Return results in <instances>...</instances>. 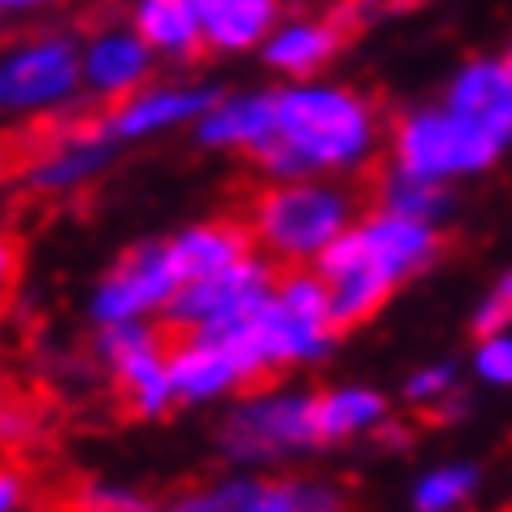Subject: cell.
Listing matches in <instances>:
<instances>
[{
    "label": "cell",
    "mask_w": 512,
    "mask_h": 512,
    "mask_svg": "<svg viewBox=\"0 0 512 512\" xmlns=\"http://www.w3.org/2000/svg\"><path fill=\"white\" fill-rule=\"evenodd\" d=\"M465 374L486 391H512V330L473 339Z\"/></svg>",
    "instance_id": "obj_27"
},
{
    "label": "cell",
    "mask_w": 512,
    "mask_h": 512,
    "mask_svg": "<svg viewBox=\"0 0 512 512\" xmlns=\"http://www.w3.org/2000/svg\"><path fill=\"white\" fill-rule=\"evenodd\" d=\"M482 491V465L465 456L434 460L408 482V512H465Z\"/></svg>",
    "instance_id": "obj_23"
},
{
    "label": "cell",
    "mask_w": 512,
    "mask_h": 512,
    "mask_svg": "<svg viewBox=\"0 0 512 512\" xmlns=\"http://www.w3.org/2000/svg\"><path fill=\"white\" fill-rule=\"evenodd\" d=\"M361 217L343 178H270L248 200L243 226L252 248L278 270H313Z\"/></svg>",
    "instance_id": "obj_4"
},
{
    "label": "cell",
    "mask_w": 512,
    "mask_h": 512,
    "mask_svg": "<svg viewBox=\"0 0 512 512\" xmlns=\"http://www.w3.org/2000/svg\"><path fill=\"white\" fill-rule=\"evenodd\" d=\"M0 109H5V79H0Z\"/></svg>",
    "instance_id": "obj_36"
},
{
    "label": "cell",
    "mask_w": 512,
    "mask_h": 512,
    "mask_svg": "<svg viewBox=\"0 0 512 512\" xmlns=\"http://www.w3.org/2000/svg\"><path fill=\"white\" fill-rule=\"evenodd\" d=\"M443 252V226L400 217L391 209H369L352 222V230L313 265L330 291V309L339 326H365L421 278Z\"/></svg>",
    "instance_id": "obj_2"
},
{
    "label": "cell",
    "mask_w": 512,
    "mask_h": 512,
    "mask_svg": "<svg viewBox=\"0 0 512 512\" xmlns=\"http://www.w3.org/2000/svg\"><path fill=\"white\" fill-rule=\"evenodd\" d=\"M157 70L152 48L126 27H105L92 31V40H83V92L96 96L100 105H122L126 96L144 92Z\"/></svg>",
    "instance_id": "obj_16"
},
{
    "label": "cell",
    "mask_w": 512,
    "mask_h": 512,
    "mask_svg": "<svg viewBox=\"0 0 512 512\" xmlns=\"http://www.w3.org/2000/svg\"><path fill=\"white\" fill-rule=\"evenodd\" d=\"M0 79H5V109L48 118V113L70 109L83 92V44H74L61 31H44L31 40H18L0 57Z\"/></svg>",
    "instance_id": "obj_9"
},
{
    "label": "cell",
    "mask_w": 512,
    "mask_h": 512,
    "mask_svg": "<svg viewBox=\"0 0 512 512\" xmlns=\"http://www.w3.org/2000/svg\"><path fill=\"white\" fill-rule=\"evenodd\" d=\"M400 400L417 413L434 417H456L465 404V369L456 361H426L417 369H408V378L400 382Z\"/></svg>",
    "instance_id": "obj_25"
},
{
    "label": "cell",
    "mask_w": 512,
    "mask_h": 512,
    "mask_svg": "<svg viewBox=\"0 0 512 512\" xmlns=\"http://www.w3.org/2000/svg\"><path fill=\"white\" fill-rule=\"evenodd\" d=\"M339 317L330 309V291L317 270H278L274 291L256 304L252 317H243L235 330H226L230 348L239 352L248 369L252 387L256 382L291 378L304 369H317L330 361L339 348Z\"/></svg>",
    "instance_id": "obj_3"
},
{
    "label": "cell",
    "mask_w": 512,
    "mask_h": 512,
    "mask_svg": "<svg viewBox=\"0 0 512 512\" xmlns=\"http://www.w3.org/2000/svg\"><path fill=\"white\" fill-rule=\"evenodd\" d=\"M200 18L204 35V53H252L270 40V31L278 27V0H191Z\"/></svg>",
    "instance_id": "obj_21"
},
{
    "label": "cell",
    "mask_w": 512,
    "mask_h": 512,
    "mask_svg": "<svg viewBox=\"0 0 512 512\" xmlns=\"http://www.w3.org/2000/svg\"><path fill=\"white\" fill-rule=\"evenodd\" d=\"M209 495L217 512H348V491L317 473H226Z\"/></svg>",
    "instance_id": "obj_12"
},
{
    "label": "cell",
    "mask_w": 512,
    "mask_h": 512,
    "mask_svg": "<svg viewBox=\"0 0 512 512\" xmlns=\"http://www.w3.org/2000/svg\"><path fill=\"white\" fill-rule=\"evenodd\" d=\"M374 204L378 209H391L400 217H417V222H430V226H443V217L452 213V187H439V183H426V178H413L404 170H391L378 178L374 187Z\"/></svg>",
    "instance_id": "obj_24"
},
{
    "label": "cell",
    "mask_w": 512,
    "mask_h": 512,
    "mask_svg": "<svg viewBox=\"0 0 512 512\" xmlns=\"http://www.w3.org/2000/svg\"><path fill=\"white\" fill-rule=\"evenodd\" d=\"M504 66L512 70V44H508V53H504Z\"/></svg>",
    "instance_id": "obj_35"
},
{
    "label": "cell",
    "mask_w": 512,
    "mask_h": 512,
    "mask_svg": "<svg viewBox=\"0 0 512 512\" xmlns=\"http://www.w3.org/2000/svg\"><path fill=\"white\" fill-rule=\"evenodd\" d=\"M31 504V482L14 465H0V512H27Z\"/></svg>",
    "instance_id": "obj_30"
},
{
    "label": "cell",
    "mask_w": 512,
    "mask_h": 512,
    "mask_svg": "<svg viewBox=\"0 0 512 512\" xmlns=\"http://www.w3.org/2000/svg\"><path fill=\"white\" fill-rule=\"evenodd\" d=\"M339 48H343V27L335 18H287L261 44V57L270 70L300 83V79H317L339 57Z\"/></svg>",
    "instance_id": "obj_20"
},
{
    "label": "cell",
    "mask_w": 512,
    "mask_h": 512,
    "mask_svg": "<svg viewBox=\"0 0 512 512\" xmlns=\"http://www.w3.org/2000/svg\"><path fill=\"white\" fill-rule=\"evenodd\" d=\"M382 148L378 109L348 83L300 79L274 92V139L252 165L270 178H352Z\"/></svg>",
    "instance_id": "obj_1"
},
{
    "label": "cell",
    "mask_w": 512,
    "mask_h": 512,
    "mask_svg": "<svg viewBox=\"0 0 512 512\" xmlns=\"http://www.w3.org/2000/svg\"><path fill=\"white\" fill-rule=\"evenodd\" d=\"M191 135L209 152H243L256 161L274 139V92L217 96V105L191 126Z\"/></svg>",
    "instance_id": "obj_18"
},
{
    "label": "cell",
    "mask_w": 512,
    "mask_h": 512,
    "mask_svg": "<svg viewBox=\"0 0 512 512\" xmlns=\"http://www.w3.org/2000/svg\"><path fill=\"white\" fill-rule=\"evenodd\" d=\"M9 161H14V152H9V144L0 139V178H5V170H9Z\"/></svg>",
    "instance_id": "obj_34"
},
{
    "label": "cell",
    "mask_w": 512,
    "mask_h": 512,
    "mask_svg": "<svg viewBox=\"0 0 512 512\" xmlns=\"http://www.w3.org/2000/svg\"><path fill=\"white\" fill-rule=\"evenodd\" d=\"M391 395L374 382H330L313 395V421L322 447H352L365 439H382L391 426Z\"/></svg>",
    "instance_id": "obj_17"
},
{
    "label": "cell",
    "mask_w": 512,
    "mask_h": 512,
    "mask_svg": "<svg viewBox=\"0 0 512 512\" xmlns=\"http://www.w3.org/2000/svg\"><path fill=\"white\" fill-rule=\"evenodd\" d=\"M387 157L391 170H404L413 178L439 187H456L465 178L486 174L491 165H499L504 152L491 148L478 131H469L456 113H447L443 105H426L404 113L387 135Z\"/></svg>",
    "instance_id": "obj_6"
},
{
    "label": "cell",
    "mask_w": 512,
    "mask_h": 512,
    "mask_svg": "<svg viewBox=\"0 0 512 512\" xmlns=\"http://www.w3.org/2000/svg\"><path fill=\"white\" fill-rule=\"evenodd\" d=\"M131 31L152 48V57L165 61H196L204 53L200 18L191 0H135Z\"/></svg>",
    "instance_id": "obj_22"
},
{
    "label": "cell",
    "mask_w": 512,
    "mask_h": 512,
    "mask_svg": "<svg viewBox=\"0 0 512 512\" xmlns=\"http://www.w3.org/2000/svg\"><path fill=\"white\" fill-rule=\"evenodd\" d=\"M118 139L100 122H61L35 144L18 165V178L31 196L40 200H66L92 187L118 157Z\"/></svg>",
    "instance_id": "obj_11"
},
{
    "label": "cell",
    "mask_w": 512,
    "mask_h": 512,
    "mask_svg": "<svg viewBox=\"0 0 512 512\" xmlns=\"http://www.w3.org/2000/svg\"><path fill=\"white\" fill-rule=\"evenodd\" d=\"M157 512H217V504H213L209 486H204V491H187V495L165 499V504H161Z\"/></svg>",
    "instance_id": "obj_32"
},
{
    "label": "cell",
    "mask_w": 512,
    "mask_h": 512,
    "mask_svg": "<svg viewBox=\"0 0 512 512\" xmlns=\"http://www.w3.org/2000/svg\"><path fill=\"white\" fill-rule=\"evenodd\" d=\"M313 387L300 382H256L230 404L213 426V452L230 473H274L322 452L313 421Z\"/></svg>",
    "instance_id": "obj_5"
},
{
    "label": "cell",
    "mask_w": 512,
    "mask_h": 512,
    "mask_svg": "<svg viewBox=\"0 0 512 512\" xmlns=\"http://www.w3.org/2000/svg\"><path fill=\"white\" fill-rule=\"evenodd\" d=\"M161 504L144 486L118 482V478H83L70 491L66 512H157Z\"/></svg>",
    "instance_id": "obj_26"
},
{
    "label": "cell",
    "mask_w": 512,
    "mask_h": 512,
    "mask_svg": "<svg viewBox=\"0 0 512 512\" xmlns=\"http://www.w3.org/2000/svg\"><path fill=\"white\" fill-rule=\"evenodd\" d=\"M53 0H0V9L5 14H35V9H48Z\"/></svg>",
    "instance_id": "obj_33"
},
{
    "label": "cell",
    "mask_w": 512,
    "mask_h": 512,
    "mask_svg": "<svg viewBox=\"0 0 512 512\" xmlns=\"http://www.w3.org/2000/svg\"><path fill=\"white\" fill-rule=\"evenodd\" d=\"M0 18H5V9H0Z\"/></svg>",
    "instance_id": "obj_37"
},
{
    "label": "cell",
    "mask_w": 512,
    "mask_h": 512,
    "mask_svg": "<svg viewBox=\"0 0 512 512\" xmlns=\"http://www.w3.org/2000/svg\"><path fill=\"white\" fill-rule=\"evenodd\" d=\"M469 330H473V339L512 330V265L486 283V291L478 296V304H473V313H469Z\"/></svg>",
    "instance_id": "obj_28"
},
{
    "label": "cell",
    "mask_w": 512,
    "mask_h": 512,
    "mask_svg": "<svg viewBox=\"0 0 512 512\" xmlns=\"http://www.w3.org/2000/svg\"><path fill=\"white\" fill-rule=\"evenodd\" d=\"M165 248H170V261L183 283L222 274L230 265H239L243 256L256 252L248 226L235 222V217H204V222H191L183 230H174V235L165 239Z\"/></svg>",
    "instance_id": "obj_19"
},
{
    "label": "cell",
    "mask_w": 512,
    "mask_h": 512,
    "mask_svg": "<svg viewBox=\"0 0 512 512\" xmlns=\"http://www.w3.org/2000/svg\"><path fill=\"white\" fill-rule=\"evenodd\" d=\"M170 343L174 339H165L157 322L96 330V361L118 404L139 421H161L170 408H178L170 382Z\"/></svg>",
    "instance_id": "obj_7"
},
{
    "label": "cell",
    "mask_w": 512,
    "mask_h": 512,
    "mask_svg": "<svg viewBox=\"0 0 512 512\" xmlns=\"http://www.w3.org/2000/svg\"><path fill=\"white\" fill-rule=\"evenodd\" d=\"M18 265H22V256H18V243H14V235H5V230H0V296H5V291L14 287Z\"/></svg>",
    "instance_id": "obj_31"
},
{
    "label": "cell",
    "mask_w": 512,
    "mask_h": 512,
    "mask_svg": "<svg viewBox=\"0 0 512 512\" xmlns=\"http://www.w3.org/2000/svg\"><path fill=\"white\" fill-rule=\"evenodd\" d=\"M31 434H35V413L27 404L18 400L0 404V447H22L31 443Z\"/></svg>",
    "instance_id": "obj_29"
},
{
    "label": "cell",
    "mask_w": 512,
    "mask_h": 512,
    "mask_svg": "<svg viewBox=\"0 0 512 512\" xmlns=\"http://www.w3.org/2000/svg\"><path fill=\"white\" fill-rule=\"evenodd\" d=\"M274 278H278V265H270L261 252H252L222 274L178 287L161 326L170 335H226L243 317L256 313V304L274 291Z\"/></svg>",
    "instance_id": "obj_10"
},
{
    "label": "cell",
    "mask_w": 512,
    "mask_h": 512,
    "mask_svg": "<svg viewBox=\"0 0 512 512\" xmlns=\"http://www.w3.org/2000/svg\"><path fill=\"white\" fill-rule=\"evenodd\" d=\"M170 382L178 408L230 404L252 387L239 352L217 335H174L170 343Z\"/></svg>",
    "instance_id": "obj_13"
},
{
    "label": "cell",
    "mask_w": 512,
    "mask_h": 512,
    "mask_svg": "<svg viewBox=\"0 0 512 512\" xmlns=\"http://www.w3.org/2000/svg\"><path fill=\"white\" fill-rule=\"evenodd\" d=\"M443 109L456 113L491 148L508 152L512 148V70L504 66V57L465 61L452 74V83H447Z\"/></svg>",
    "instance_id": "obj_15"
},
{
    "label": "cell",
    "mask_w": 512,
    "mask_h": 512,
    "mask_svg": "<svg viewBox=\"0 0 512 512\" xmlns=\"http://www.w3.org/2000/svg\"><path fill=\"white\" fill-rule=\"evenodd\" d=\"M217 87L209 83H148L144 92L126 96L105 113V126L118 144H144V139L196 126L217 105Z\"/></svg>",
    "instance_id": "obj_14"
},
{
    "label": "cell",
    "mask_w": 512,
    "mask_h": 512,
    "mask_svg": "<svg viewBox=\"0 0 512 512\" xmlns=\"http://www.w3.org/2000/svg\"><path fill=\"white\" fill-rule=\"evenodd\" d=\"M178 278L165 239H148L126 248L105 274L96 278L92 296H87V317L96 330L105 326H131V322H161L165 309L174 304Z\"/></svg>",
    "instance_id": "obj_8"
}]
</instances>
